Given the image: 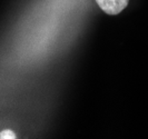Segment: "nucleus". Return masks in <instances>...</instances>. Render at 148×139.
I'll use <instances>...</instances> for the list:
<instances>
[{
	"mask_svg": "<svg viewBox=\"0 0 148 139\" xmlns=\"http://www.w3.org/2000/svg\"><path fill=\"white\" fill-rule=\"evenodd\" d=\"M6 136H10L11 138L15 137V135L11 131H9V130H6V131H3L2 134H0V138H6Z\"/></svg>",
	"mask_w": 148,
	"mask_h": 139,
	"instance_id": "f03ea898",
	"label": "nucleus"
},
{
	"mask_svg": "<svg viewBox=\"0 0 148 139\" xmlns=\"http://www.w3.org/2000/svg\"><path fill=\"white\" fill-rule=\"evenodd\" d=\"M99 8L108 15H117L126 8L128 0H96Z\"/></svg>",
	"mask_w": 148,
	"mask_h": 139,
	"instance_id": "f257e3e1",
	"label": "nucleus"
}]
</instances>
